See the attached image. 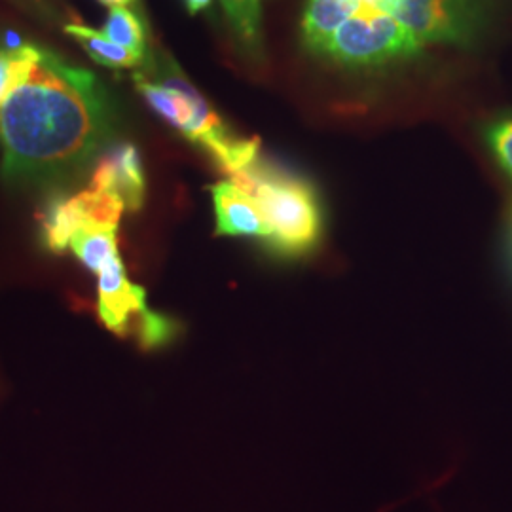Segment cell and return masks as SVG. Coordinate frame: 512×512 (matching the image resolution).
Segmentation results:
<instances>
[{
	"mask_svg": "<svg viewBox=\"0 0 512 512\" xmlns=\"http://www.w3.org/2000/svg\"><path fill=\"white\" fill-rule=\"evenodd\" d=\"M112 122L97 78L40 50L0 107L4 181L31 190L78 181L109 145Z\"/></svg>",
	"mask_w": 512,
	"mask_h": 512,
	"instance_id": "6da1fadb",
	"label": "cell"
},
{
	"mask_svg": "<svg viewBox=\"0 0 512 512\" xmlns=\"http://www.w3.org/2000/svg\"><path fill=\"white\" fill-rule=\"evenodd\" d=\"M230 179L258 203L272 232L266 247L274 255L300 258L319 247L323 213L317 192L308 181L260 158Z\"/></svg>",
	"mask_w": 512,
	"mask_h": 512,
	"instance_id": "7a4b0ae2",
	"label": "cell"
},
{
	"mask_svg": "<svg viewBox=\"0 0 512 512\" xmlns=\"http://www.w3.org/2000/svg\"><path fill=\"white\" fill-rule=\"evenodd\" d=\"M418 37L391 14L363 8L327 42L321 55L348 69H374L418 55Z\"/></svg>",
	"mask_w": 512,
	"mask_h": 512,
	"instance_id": "3957f363",
	"label": "cell"
},
{
	"mask_svg": "<svg viewBox=\"0 0 512 512\" xmlns=\"http://www.w3.org/2000/svg\"><path fill=\"white\" fill-rule=\"evenodd\" d=\"M97 308L107 329L120 336H135L141 346L156 348L171 340L175 325L147 304L143 287L129 281L120 255L97 272Z\"/></svg>",
	"mask_w": 512,
	"mask_h": 512,
	"instance_id": "277c9868",
	"label": "cell"
},
{
	"mask_svg": "<svg viewBox=\"0 0 512 512\" xmlns=\"http://www.w3.org/2000/svg\"><path fill=\"white\" fill-rule=\"evenodd\" d=\"M494 0H403L395 18L421 44L473 48L486 35Z\"/></svg>",
	"mask_w": 512,
	"mask_h": 512,
	"instance_id": "5b68a950",
	"label": "cell"
},
{
	"mask_svg": "<svg viewBox=\"0 0 512 512\" xmlns=\"http://www.w3.org/2000/svg\"><path fill=\"white\" fill-rule=\"evenodd\" d=\"M124 211L120 198L92 186L69 198H55L42 220L44 243L54 253H65L80 230L118 228Z\"/></svg>",
	"mask_w": 512,
	"mask_h": 512,
	"instance_id": "8992f818",
	"label": "cell"
},
{
	"mask_svg": "<svg viewBox=\"0 0 512 512\" xmlns=\"http://www.w3.org/2000/svg\"><path fill=\"white\" fill-rule=\"evenodd\" d=\"M211 196L217 215V236L255 238L264 245L270 241L272 232L258 203L238 184L232 181L217 183L211 186Z\"/></svg>",
	"mask_w": 512,
	"mask_h": 512,
	"instance_id": "52a82bcc",
	"label": "cell"
},
{
	"mask_svg": "<svg viewBox=\"0 0 512 512\" xmlns=\"http://www.w3.org/2000/svg\"><path fill=\"white\" fill-rule=\"evenodd\" d=\"M90 186L120 198L126 211H139L145 203L147 183L137 148L133 145L112 148L93 169Z\"/></svg>",
	"mask_w": 512,
	"mask_h": 512,
	"instance_id": "ba28073f",
	"label": "cell"
},
{
	"mask_svg": "<svg viewBox=\"0 0 512 512\" xmlns=\"http://www.w3.org/2000/svg\"><path fill=\"white\" fill-rule=\"evenodd\" d=\"M363 8V0H308L300 23L306 50L321 55L332 35Z\"/></svg>",
	"mask_w": 512,
	"mask_h": 512,
	"instance_id": "9c48e42d",
	"label": "cell"
},
{
	"mask_svg": "<svg viewBox=\"0 0 512 512\" xmlns=\"http://www.w3.org/2000/svg\"><path fill=\"white\" fill-rule=\"evenodd\" d=\"M241 54L253 61L264 59V33L260 0H220Z\"/></svg>",
	"mask_w": 512,
	"mask_h": 512,
	"instance_id": "30bf717a",
	"label": "cell"
},
{
	"mask_svg": "<svg viewBox=\"0 0 512 512\" xmlns=\"http://www.w3.org/2000/svg\"><path fill=\"white\" fill-rule=\"evenodd\" d=\"M65 33L71 35L90 54L93 61H97L103 67L131 69V67H139L147 57V55L131 52L128 48L112 42L101 31H95V29H90L80 23L65 25Z\"/></svg>",
	"mask_w": 512,
	"mask_h": 512,
	"instance_id": "8fae6325",
	"label": "cell"
},
{
	"mask_svg": "<svg viewBox=\"0 0 512 512\" xmlns=\"http://www.w3.org/2000/svg\"><path fill=\"white\" fill-rule=\"evenodd\" d=\"M118 228H86L74 234L69 249L80 262L97 274L114 256H118Z\"/></svg>",
	"mask_w": 512,
	"mask_h": 512,
	"instance_id": "7c38bea8",
	"label": "cell"
},
{
	"mask_svg": "<svg viewBox=\"0 0 512 512\" xmlns=\"http://www.w3.org/2000/svg\"><path fill=\"white\" fill-rule=\"evenodd\" d=\"M40 48L31 44L0 46V107L8 92L23 82L37 63Z\"/></svg>",
	"mask_w": 512,
	"mask_h": 512,
	"instance_id": "4fadbf2b",
	"label": "cell"
},
{
	"mask_svg": "<svg viewBox=\"0 0 512 512\" xmlns=\"http://www.w3.org/2000/svg\"><path fill=\"white\" fill-rule=\"evenodd\" d=\"M101 33L131 52L147 55V37L143 23L128 6H112Z\"/></svg>",
	"mask_w": 512,
	"mask_h": 512,
	"instance_id": "5bb4252c",
	"label": "cell"
},
{
	"mask_svg": "<svg viewBox=\"0 0 512 512\" xmlns=\"http://www.w3.org/2000/svg\"><path fill=\"white\" fill-rule=\"evenodd\" d=\"M486 143L495 160L512 179V116H501L484 129Z\"/></svg>",
	"mask_w": 512,
	"mask_h": 512,
	"instance_id": "9a60e30c",
	"label": "cell"
},
{
	"mask_svg": "<svg viewBox=\"0 0 512 512\" xmlns=\"http://www.w3.org/2000/svg\"><path fill=\"white\" fill-rule=\"evenodd\" d=\"M12 2H14V4H18L19 8H23L25 12L35 14L38 18H54L52 8H50L44 0H12Z\"/></svg>",
	"mask_w": 512,
	"mask_h": 512,
	"instance_id": "2e32d148",
	"label": "cell"
},
{
	"mask_svg": "<svg viewBox=\"0 0 512 512\" xmlns=\"http://www.w3.org/2000/svg\"><path fill=\"white\" fill-rule=\"evenodd\" d=\"M363 2H365V6H368V8L380 10V12L391 14V16H395L397 10H399L401 4H403V0H363Z\"/></svg>",
	"mask_w": 512,
	"mask_h": 512,
	"instance_id": "e0dca14e",
	"label": "cell"
},
{
	"mask_svg": "<svg viewBox=\"0 0 512 512\" xmlns=\"http://www.w3.org/2000/svg\"><path fill=\"white\" fill-rule=\"evenodd\" d=\"M213 0H184L186 8L190 14H200L203 10H207L211 6Z\"/></svg>",
	"mask_w": 512,
	"mask_h": 512,
	"instance_id": "ac0fdd59",
	"label": "cell"
},
{
	"mask_svg": "<svg viewBox=\"0 0 512 512\" xmlns=\"http://www.w3.org/2000/svg\"><path fill=\"white\" fill-rule=\"evenodd\" d=\"M103 4H107V6H128L129 2H133V0H101Z\"/></svg>",
	"mask_w": 512,
	"mask_h": 512,
	"instance_id": "d6986e66",
	"label": "cell"
}]
</instances>
